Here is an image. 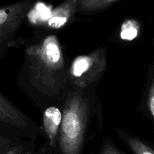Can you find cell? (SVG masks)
I'll return each instance as SVG.
<instances>
[{"mask_svg": "<svg viewBox=\"0 0 154 154\" xmlns=\"http://www.w3.org/2000/svg\"><path fill=\"white\" fill-rule=\"evenodd\" d=\"M66 57L58 37L54 34L31 42L25 50L21 72L23 87L47 104L57 103L69 88Z\"/></svg>", "mask_w": 154, "mask_h": 154, "instance_id": "1", "label": "cell"}, {"mask_svg": "<svg viewBox=\"0 0 154 154\" xmlns=\"http://www.w3.org/2000/svg\"><path fill=\"white\" fill-rule=\"evenodd\" d=\"M91 108L88 88L68 89L64 97L57 138L62 154H81Z\"/></svg>", "mask_w": 154, "mask_h": 154, "instance_id": "2", "label": "cell"}, {"mask_svg": "<svg viewBox=\"0 0 154 154\" xmlns=\"http://www.w3.org/2000/svg\"><path fill=\"white\" fill-rule=\"evenodd\" d=\"M107 66L106 47H99L90 54L75 57L68 67L69 88H90L103 77Z\"/></svg>", "mask_w": 154, "mask_h": 154, "instance_id": "3", "label": "cell"}, {"mask_svg": "<svg viewBox=\"0 0 154 154\" xmlns=\"http://www.w3.org/2000/svg\"><path fill=\"white\" fill-rule=\"evenodd\" d=\"M35 4V0H23L0 7V60L13 46L17 33Z\"/></svg>", "mask_w": 154, "mask_h": 154, "instance_id": "4", "label": "cell"}, {"mask_svg": "<svg viewBox=\"0 0 154 154\" xmlns=\"http://www.w3.org/2000/svg\"><path fill=\"white\" fill-rule=\"evenodd\" d=\"M78 0L63 1L53 10L51 17L47 21L48 27L54 30H59L65 27L78 11Z\"/></svg>", "mask_w": 154, "mask_h": 154, "instance_id": "5", "label": "cell"}, {"mask_svg": "<svg viewBox=\"0 0 154 154\" xmlns=\"http://www.w3.org/2000/svg\"><path fill=\"white\" fill-rule=\"evenodd\" d=\"M62 119V112L56 106L45 109L43 114V130L51 146H55L58 138L59 129Z\"/></svg>", "mask_w": 154, "mask_h": 154, "instance_id": "6", "label": "cell"}, {"mask_svg": "<svg viewBox=\"0 0 154 154\" xmlns=\"http://www.w3.org/2000/svg\"><path fill=\"white\" fill-rule=\"evenodd\" d=\"M0 124H3L11 128L18 130L22 132H29V131H38L41 129L35 122L32 120L26 121L23 119L14 117L12 115L6 113L0 108Z\"/></svg>", "mask_w": 154, "mask_h": 154, "instance_id": "7", "label": "cell"}, {"mask_svg": "<svg viewBox=\"0 0 154 154\" xmlns=\"http://www.w3.org/2000/svg\"><path fill=\"white\" fill-rule=\"evenodd\" d=\"M117 133L135 154H154L153 149L138 137L129 135L121 129H117Z\"/></svg>", "mask_w": 154, "mask_h": 154, "instance_id": "8", "label": "cell"}, {"mask_svg": "<svg viewBox=\"0 0 154 154\" xmlns=\"http://www.w3.org/2000/svg\"><path fill=\"white\" fill-rule=\"evenodd\" d=\"M120 0H78V11L84 14H91L105 10L114 3Z\"/></svg>", "mask_w": 154, "mask_h": 154, "instance_id": "9", "label": "cell"}, {"mask_svg": "<svg viewBox=\"0 0 154 154\" xmlns=\"http://www.w3.org/2000/svg\"><path fill=\"white\" fill-rule=\"evenodd\" d=\"M0 108L5 111L6 113L12 115L14 117L18 118V119H23L26 121H30L31 119L26 116L22 111L19 110L17 107H15L11 101H9L5 97L0 93Z\"/></svg>", "mask_w": 154, "mask_h": 154, "instance_id": "10", "label": "cell"}, {"mask_svg": "<svg viewBox=\"0 0 154 154\" xmlns=\"http://www.w3.org/2000/svg\"><path fill=\"white\" fill-rule=\"evenodd\" d=\"M138 23L134 20H128L122 27L120 36L124 40H132L138 36Z\"/></svg>", "mask_w": 154, "mask_h": 154, "instance_id": "11", "label": "cell"}, {"mask_svg": "<svg viewBox=\"0 0 154 154\" xmlns=\"http://www.w3.org/2000/svg\"><path fill=\"white\" fill-rule=\"evenodd\" d=\"M99 154H123L111 141L108 137H107L102 144V149Z\"/></svg>", "mask_w": 154, "mask_h": 154, "instance_id": "12", "label": "cell"}, {"mask_svg": "<svg viewBox=\"0 0 154 154\" xmlns=\"http://www.w3.org/2000/svg\"><path fill=\"white\" fill-rule=\"evenodd\" d=\"M147 108L150 116L153 117L154 116V86L153 83L150 85V90L147 95Z\"/></svg>", "mask_w": 154, "mask_h": 154, "instance_id": "13", "label": "cell"}, {"mask_svg": "<svg viewBox=\"0 0 154 154\" xmlns=\"http://www.w3.org/2000/svg\"><path fill=\"white\" fill-rule=\"evenodd\" d=\"M8 142V139L4 138V137H2V136H0V147L2 146L3 145L6 144Z\"/></svg>", "mask_w": 154, "mask_h": 154, "instance_id": "14", "label": "cell"}, {"mask_svg": "<svg viewBox=\"0 0 154 154\" xmlns=\"http://www.w3.org/2000/svg\"><path fill=\"white\" fill-rule=\"evenodd\" d=\"M5 154H19L17 152V149H14L12 150L8 151V152H6ZM27 154H29V153H27Z\"/></svg>", "mask_w": 154, "mask_h": 154, "instance_id": "15", "label": "cell"}]
</instances>
